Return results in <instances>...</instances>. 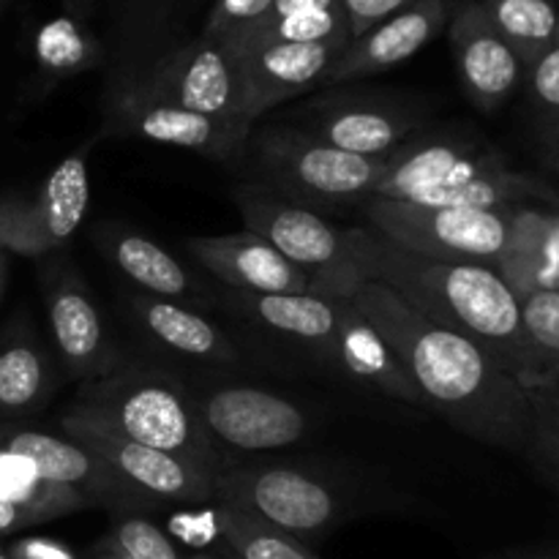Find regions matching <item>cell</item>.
Returning a JSON list of instances; mask_svg holds the SVG:
<instances>
[{
	"instance_id": "6da1fadb",
	"label": "cell",
	"mask_w": 559,
	"mask_h": 559,
	"mask_svg": "<svg viewBox=\"0 0 559 559\" xmlns=\"http://www.w3.org/2000/svg\"><path fill=\"white\" fill-rule=\"evenodd\" d=\"M349 300L385 338L426 409L473 440L524 453L530 393L484 347L431 322L380 282H364Z\"/></svg>"
},
{
	"instance_id": "7a4b0ae2",
	"label": "cell",
	"mask_w": 559,
	"mask_h": 559,
	"mask_svg": "<svg viewBox=\"0 0 559 559\" xmlns=\"http://www.w3.org/2000/svg\"><path fill=\"white\" fill-rule=\"evenodd\" d=\"M358 260L366 282H380L437 325L484 347L524 388L551 380V366L530 342L522 304L495 267L437 262L358 227Z\"/></svg>"
},
{
	"instance_id": "3957f363",
	"label": "cell",
	"mask_w": 559,
	"mask_h": 559,
	"mask_svg": "<svg viewBox=\"0 0 559 559\" xmlns=\"http://www.w3.org/2000/svg\"><path fill=\"white\" fill-rule=\"evenodd\" d=\"M63 435L93 431L175 453L216 478L224 453L205 431L197 396L183 380L147 364L120 360L109 374L82 382L66 413Z\"/></svg>"
},
{
	"instance_id": "277c9868",
	"label": "cell",
	"mask_w": 559,
	"mask_h": 559,
	"mask_svg": "<svg viewBox=\"0 0 559 559\" xmlns=\"http://www.w3.org/2000/svg\"><path fill=\"white\" fill-rule=\"evenodd\" d=\"M374 197L478 211L559 205L549 183L513 169L497 147L464 129H424L404 142L388 156Z\"/></svg>"
},
{
	"instance_id": "5b68a950",
	"label": "cell",
	"mask_w": 559,
	"mask_h": 559,
	"mask_svg": "<svg viewBox=\"0 0 559 559\" xmlns=\"http://www.w3.org/2000/svg\"><path fill=\"white\" fill-rule=\"evenodd\" d=\"M227 304L246 322L295 344L355 385L424 407L393 349L349 298L229 293Z\"/></svg>"
},
{
	"instance_id": "8992f818",
	"label": "cell",
	"mask_w": 559,
	"mask_h": 559,
	"mask_svg": "<svg viewBox=\"0 0 559 559\" xmlns=\"http://www.w3.org/2000/svg\"><path fill=\"white\" fill-rule=\"evenodd\" d=\"M216 500L262 519L306 546L328 538L364 511L358 497L317 469L282 462H233L229 456L218 464Z\"/></svg>"
},
{
	"instance_id": "52a82bcc",
	"label": "cell",
	"mask_w": 559,
	"mask_h": 559,
	"mask_svg": "<svg viewBox=\"0 0 559 559\" xmlns=\"http://www.w3.org/2000/svg\"><path fill=\"white\" fill-rule=\"evenodd\" d=\"M243 158H249L260 178L257 186L311 211L355 202L364 205L377 194L388 162V156L369 158L338 151L287 123L251 131Z\"/></svg>"
},
{
	"instance_id": "ba28073f",
	"label": "cell",
	"mask_w": 559,
	"mask_h": 559,
	"mask_svg": "<svg viewBox=\"0 0 559 559\" xmlns=\"http://www.w3.org/2000/svg\"><path fill=\"white\" fill-rule=\"evenodd\" d=\"M233 202L249 233L267 240L311 278V295L349 298L366 282L358 260V227H333L311 207L257 183L235 186Z\"/></svg>"
},
{
	"instance_id": "9c48e42d",
	"label": "cell",
	"mask_w": 559,
	"mask_h": 559,
	"mask_svg": "<svg viewBox=\"0 0 559 559\" xmlns=\"http://www.w3.org/2000/svg\"><path fill=\"white\" fill-rule=\"evenodd\" d=\"M360 207L369 229L426 260L495 267L511 238V207L478 211L382 197H371Z\"/></svg>"
},
{
	"instance_id": "30bf717a",
	"label": "cell",
	"mask_w": 559,
	"mask_h": 559,
	"mask_svg": "<svg viewBox=\"0 0 559 559\" xmlns=\"http://www.w3.org/2000/svg\"><path fill=\"white\" fill-rule=\"evenodd\" d=\"M295 129L355 156L385 158L424 131L426 107L409 96L380 91H336L311 98L295 112Z\"/></svg>"
},
{
	"instance_id": "8fae6325",
	"label": "cell",
	"mask_w": 559,
	"mask_h": 559,
	"mask_svg": "<svg viewBox=\"0 0 559 559\" xmlns=\"http://www.w3.org/2000/svg\"><path fill=\"white\" fill-rule=\"evenodd\" d=\"M115 80L131 82L136 91L158 102L249 126L240 118V60L213 38L197 36L191 41L175 44Z\"/></svg>"
},
{
	"instance_id": "7c38bea8",
	"label": "cell",
	"mask_w": 559,
	"mask_h": 559,
	"mask_svg": "<svg viewBox=\"0 0 559 559\" xmlns=\"http://www.w3.org/2000/svg\"><path fill=\"white\" fill-rule=\"evenodd\" d=\"M251 131L254 129L249 126L207 118V115L158 102L123 80H112L107 102H104V136H136V140L158 142V145L183 147L211 162H243Z\"/></svg>"
},
{
	"instance_id": "4fadbf2b",
	"label": "cell",
	"mask_w": 559,
	"mask_h": 559,
	"mask_svg": "<svg viewBox=\"0 0 559 559\" xmlns=\"http://www.w3.org/2000/svg\"><path fill=\"white\" fill-rule=\"evenodd\" d=\"M44 304L63 374L71 382H93L123 360L98 311L85 276L69 257H52L44 271Z\"/></svg>"
},
{
	"instance_id": "5bb4252c",
	"label": "cell",
	"mask_w": 559,
	"mask_h": 559,
	"mask_svg": "<svg viewBox=\"0 0 559 559\" xmlns=\"http://www.w3.org/2000/svg\"><path fill=\"white\" fill-rule=\"evenodd\" d=\"M197 409L202 426L222 453H273L309 437L306 409L267 388H211L197 396Z\"/></svg>"
},
{
	"instance_id": "9a60e30c",
	"label": "cell",
	"mask_w": 559,
	"mask_h": 559,
	"mask_svg": "<svg viewBox=\"0 0 559 559\" xmlns=\"http://www.w3.org/2000/svg\"><path fill=\"white\" fill-rule=\"evenodd\" d=\"M66 437L82 442L93 456L102 459L145 511L158 506L216 502V478L175 453L156 451L120 437L93 435V431H74Z\"/></svg>"
},
{
	"instance_id": "2e32d148",
	"label": "cell",
	"mask_w": 559,
	"mask_h": 559,
	"mask_svg": "<svg viewBox=\"0 0 559 559\" xmlns=\"http://www.w3.org/2000/svg\"><path fill=\"white\" fill-rule=\"evenodd\" d=\"M0 451L31 462L49 484L80 491L93 508H107L115 516L145 511L140 500L115 478L112 469L71 437L0 424Z\"/></svg>"
},
{
	"instance_id": "e0dca14e",
	"label": "cell",
	"mask_w": 559,
	"mask_h": 559,
	"mask_svg": "<svg viewBox=\"0 0 559 559\" xmlns=\"http://www.w3.org/2000/svg\"><path fill=\"white\" fill-rule=\"evenodd\" d=\"M445 31L467 98L480 112H500L524 85L527 66L497 33L478 0H459Z\"/></svg>"
},
{
	"instance_id": "ac0fdd59",
	"label": "cell",
	"mask_w": 559,
	"mask_h": 559,
	"mask_svg": "<svg viewBox=\"0 0 559 559\" xmlns=\"http://www.w3.org/2000/svg\"><path fill=\"white\" fill-rule=\"evenodd\" d=\"M347 49L344 41L317 44H271L235 55L240 60V118L251 129L262 115L304 93L317 91L338 55Z\"/></svg>"
},
{
	"instance_id": "d6986e66",
	"label": "cell",
	"mask_w": 559,
	"mask_h": 559,
	"mask_svg": "<svg viewBox=\"0 0 559 559\" xmlns=\"http://www.w3.org/2000/svg\"><path fill=\"white\" fill-rule=\"evenodd\" d=\"M456 5L459 0H418L388 20L377 22L374 27L347 44V49L328 71L322 87L353 85L415 58L426 44H431L445 31Z\"/></svg>"
},
{
	"instance_id": "ffe728a7",
	"label": "cell",
	"mask_w": 559,
	"mask_h": 559,
	"mask_svg": "<svg viewBox=\"0 0 559 559\" xmlns=\"http://www.w3.org/2000/svg\"><path fill=\"white\" fill-rule=\"evenodd\" d=\"M189 254L200 262L205 271L222 284H227L229 293L249 295H311V278L300 267L284 260L267 240L249 233H227V235H202L186 243Z\"/></svg>"
},
{
	"instance_id": "44dd1931",
	"label": "cell",
	"mask_w": 559,
	"mask_h": 559,
	"mask_svg": "<svg viewBox=\"0 0 559 559\" xmlns=\"http://www.w3.org/2000/svg\"><path fill=\"white\" fill-rule=\"evenodd\" d=\"M126 311L136 331L162 353L180 360L216 369L240 366V353L227 333L213 320L202 317L194 306L180 300L153 298L145 293H131L123 298Z\"/></svg>"
},
{
	"instance_id": "7402d4cb",
	"label": "cell",
	"mask_w": 559,
	"mask_h": 559,
	"mask_svg": "<svg viewBox=\"0 0 559 559\" xmlns=\"http://www.w3.org/2000/svg\"><path fill=\"white\" fill-rule=\"evenodd\" d=\"M93 243L120 276L134 284L136 293L189 306L205 295V287L167 249L136 229L123 224H98L93 229Z\"/></svg>"
},
{
	"instance_id": "603a6c76",
	"label": "cell",
	"mask_w": 559,
	"mask_h": 559,
	"mask_svg": "<svg viewBox=\"0 0 559 559\" xmlns=\"http://www.w3.org/2000/svg\"><path fill=\"white\" fill-rule=\"evenodd\" d=\"M495 271L516 298L559 293V205L511 207V238Z\"/></svg>"
},
{
	"instance_id": "cb8c5ba5",
	"label": "cell",
	"mask_w": 559,
	"mask_h": 559,
	"mask_svg": "<svg viewBox=\"0 0 559 559\" xmlns=\"http://www.w3.org/2000/svg\"><path fill=\"white\" fill-rule=\"evenodd\" d=\"M60 374L41 338L14 322L0 338V418H22L41 409L58 391Z\"/></svg>"
},
{
	"instance_id": "d4e9b609",
	"label": "cell",
	"mask_w": 559,
	"mask_h": 559,
	"mask_svg": "<svg viewBox=\"0 0 559 559\" xmlns=\"http://www.w3.org/2000/svg\"><path fill=\"white\" fill-rule=\"evenodd\" d=\"M87 156H91V145L76 147L74 153L55 164L52 173L41 180L36 197L38 205L44 211V222H47L49 238H52L55 249H63L76 229L82 227L87 216V205H91V173H87Z\"/></svg>"
},
{
	"instance_id": "484cf974",
	"label": "cell",
	"mask_w": 559,
	"mask_h": 559,
	"mask_svg": "<svg viewBox=\"0 0 559 559\" xmlns=\"http://www.w3.org/2000/svg\"><path fill=\"white\" fill-rule=\"evenodd\" d=\"M478 3L527 69L555 47L557 0H478Z\"/></svg>"
},
{
	"instance_id": "4316f807",
	"label": "cell",
	"mask_w": 559,
	"mask_h": 559,
	"mask_svg": "<svg viewBox=\"0 0 559 559\" xmlns=\"http://www.w3.org/2000/svg\"><path fill=\"white\" fill-rule=\"evenodd\" d=\"M102 58L104 49L87 33L85 22H76L71 16L44 25L36 38L38 82L44 91H52L69 76L93 69L102 63Z\"/></svg>"
},
{
	"instance_id": "83f0119b",
	"label": "cell",
	"mask_w": 559,
	"mask_h": 559,
	"mask_svg": "<svg viewBox=\"0 0 559 559\" xmlns=\"http://www.w3.org/2000/svg\"><path fill=\"white\" fill-rule=\"evenodd\" d=\"M218 544L238 559H320L304 540L271 527L262 519L216 500Z\"/></svg>"
},
{
	"instance_id": "f1b7e54d",
	"label": "cell",
	"mask_w": 559,
	"mask_h": 559,
	"mask_svg": "<svg viewBox=\"0 0 559 559\" xmlns=\"http://www.w3.org/2000/svg\"><path fill=\"white\" fill-rule=\"evenodd\" d=\"M0 497L33 508L44 522L93 508L80 491L49 484L36 473L31 462L5 451H0Z\"/></svg>"
},
{
	"instance_id": "f546056e",
	"label": "cell",
	"mask_w": 559,
	"mask_h": 559,
	"mask_svg": "<svg viewBox=\"0 0 559 559\" xmlns=\"http://www.w3.org/2000/svg\"><path fill=\"white\" fill-rule=\"evenodd\" d=\"M530 435L527 453L535 467L559 491V391L551 385L527 388Z\"/></svg>"
},
{
	"instance_id": "4dcf8cb0",
	"label": "cell",
	"mask_w": 559,
	"mask_h": 559,
	"mask_svg": "<svg viewBox=\"0 0 559 559\" xmlns=\"http://www.w3.org/2000/svg\"><path fill=\"white\" fill-rule=\"evenodd\" d=\"M107 538L131 559H183L173 538L142 513H126L115 519Z\"/></svg>"
},
{
	"instance_id": "1f68e13d",
	"label": "cell",
	"mask_w": 559,
	"mask_h": 559,
	"mask_svg": "<svg viewBox=\"0 0 559 559\" xmlns=\"http://www.w3.org/2000/svg\"><path fill=\"white\" fill-rule=\"evenodd\" d=\"M530 107L544 126L549 142L559 136V44L540 55L524 74Z\"/></svg>"
},
{
	"instance_id": "d6a6232c",
	"label": "cell",
	"mask_w": 559,
	"mask_h": 559,
	"mask_svg": "<svg viewBox=\"0 0 559 559\" xmlns=\"http://www.w3.org/2000/svg\"><path fill=\"white\" fill-rule=\"evenodd\" d=\"M522 304L524 328L530 342L549 360L551 369H559V293H530L519 298ZM551 371V374H555Z\"/></svg>"
},
{
	"instance_id": "836d02e7",
	"label": "cell",
	"mask_w": 559,
	"mask_h": 559,
	"mask_svg": "<svg viewBox=\"0 0 559 559\" xmlns=\"http://www.w3.org/2000/svg\"><path fill=\"white\" fill-rule=\"evenodd\" d=\"M271 5L273 0H216L211 14H207L205 25H202L200 36L222 44L229 41L240 31H246L257 20H262Z\"/></svg>"
},
{
	"instance_id": "e575fe53",
	"label": "cell",
	"mask_w": 559,
	"mask_h": 559,
	"mask_svg": "<svg viewBox=\"0 0 559 559\" xmlns=\"http://www.w3.org/2000/svg\"><path fill=\"white\" fill-rule=\"evenodd\" d=\"M413 3H418V0H342L349 25V41L369 31V27H374L377 22L388 20L391 14Z\"/></svg>"
},
{
	"instance_id": "d590c367",
	"label": "cell",
	"mask_w": 559,
	"mask_h": 559,
	"mask_svg": "<svg viewBox=\"0 0 559 559\" xmlns=\"http://www.w3.org/2000/svg\"><path fill=\"white\" fill-rule=\"evenodd\" d=\"M11 559H76L69 546L49 538H20L5 549Z\"/></svg>"
},
{
	"instance_id": "8d00e7d4",
	"label": "cell",
	"mask_w": 559,
	"mask_h": 559,
	"mask_svg": "<svg viewBox=\"0 0 559 559\" xmlns=\"http://www.w3.org/2000/svg\"><path fill=\"white\" fill-rule=\"evenodd\" d=\"M36 524H44V519L38 516L33 508L9 500V497H0V535L16 533V530L25 527H36Z\"/></svg>"
},
{
	"instance_id": "74e56055",
	"label": "cell",
	"mask_w": 559,
	"mask_h": 559,
	"mask_svg": "<svg viewBox=\"0 0 559 559\" xmlns=\"http://www.w3.org/2000/svg\"><path fill=\"white\" fill-rule=\"evenodd\" d=\"M93 5H96V0H63L66 14H69L71 20H76V22H87V20H91Z\"/></svg>"
},
{
	"instance_id": "f35d334b",
	"label": "cell",
	"mask_w": 559,
	"mask_h": 559,
	"mask_svg": "<svg viewBox=\"0 0 559 559\" xmlns=\"http://www.w3.org/2000/svg\"><path fill=\"white\" fill-rule=\"evenodd\" d=\"M87 559H131V557L123 555V551H120L118 546H115L112 540H109L107 535H104V538L98 540L96 546H93L91 555H87Z\"/></svg>"
},
{
	"instance_id": "ab89813d",
	"label": "cell",
	"mask_w": 559,
	"mask_h": 559,
	"mask_svg": "<svg viewBox=\"0 0 559 559\" xmlns=\"http://www.w3.org/2000/svg\"><path fill=\"white\" fill-rule=\"evenodd\" d=\"M549 156H551V169H555V175L559 178V136L549 142Z\"/></svg>"
},
{
	"instance_id": "60d3db41",
	"label": "cell",
	"mask_w": 559,
	"mask_h": 559,
	"mask_svg": "<svg viewBox=\"0 0 559 559\" xmlns=\"http://www.w3.org/2000/svg\"><path fill=\"white\" fill-rule=\"evenodd\" d=\"M183 559H218V555L216 551H194V555H189Z\"/></svg>"
},
{
	"instance_id": "b9f144b4",
	"label": "cell",
	"mask_w": 559,
	"mask_h": 559,
	"mask_svg": "<svg viewBox=\"0 0 559 559\" xmlns=\"http://www.w3.org/2000/svg\"><path fill=\"white\" fill-rule=\"evenodd\" d=\"M216 555H218V559H238V557H235V555H233V551H229V549H227V546H222V544H218Z\"/></svg>"
},
{
	"instance_id": "7bdbcfd3",
	"label": "cell",
	"mask_w": 559,
	"mask_h": 559,
	"mask_svg": "<svg viewBox=\"0 0 559 559\" xmlns=\"http://www.w3.org/2000/svg\"><path fill=\"white\" fill-rule=\"evenodd\" d=\"M3 282H5V257L3 251H0V289H3Z\"/></svg>"
},
{
	"instance_id": "ee69618b",
	"label": "cell",
	"mask_w": 559,
	"mask_h": 559,
	"mask_svg": "<svg viewBox=\"0 0 559 559\" xmlns=\"http://www.w3.org/2000/svg\"><path fill=\"white\" fill-rule=\"evenodd\" d=\"M546 385H551V388H557V391H559V369L555 371V374H551V380L549 382H546Z\"/></svg>"
},
{
	"instance_id": "f6af8a7d",
	"label": "cell",
	"mask_w": 559,
	"mask_h": 559,
	"mask_svg": "<svg viewBox=\"0 0 559 559\" xmlns=\"http://www.w3.org/2000/svg\"><path fill=\"white\" fill-rule=\"evenodd\" d=\"M555 44H559V0H557V36H555Z\"/></svg>"
},
{
	"instance_id": "bcb514c9",
	"label": "cell",
	"mask_w": 559,
	"mask_h": 559,
	"mask_svg": "<svg viewBox=\"0 0 559 559\" xmlns=\"http://www.w3.org/2000/svg\"><path fill=\"white\" fill-rule=\"evenodd\" d=\"M530 559H559V555H546V557H530Z\"/></svg>"
},
{
	"instance_id": "7dc6e473",
	"label": "cell",
	"mask_w": 559,
	"mask_h": 559,
	"mask_svg": "<svg viewBox=\"0 0 559 559\" xmlns=\"http://www.w3.org/2000/svg\"><path fill=\"white\" fill-rule=\"evenodd\" d=\"M0 559H11V555L5 549H0Z\"/></svg>"
},
{
	"instance_id": "c3c4849f",
	"label": "cell",
	"mask_w": 559,
	"mask_h": 559,
	"mask_svg": "<svg viewBox=\"0 0 559 559\" xmlns=\"http://www.w3.org/2000/svg\"><path fill=\"white\" fill-rule=\"evenodd\" d=\"M5 3H9V0H0V9H3V5H5Z\"/></svg>"
}]
</instances>
